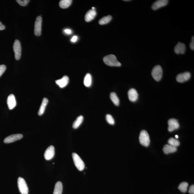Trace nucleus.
<instances>
[{
	"instance_id": "f3484780",
	"label": "nucleus",
	"mask_w": 194,
	"mask_h": 194,
	"mask_svg": "<svg viewBox=\"0 0 194 194\" xmlns=\"http://www.w3.org/2000/svg\"><path fill=\"white\" fill-rule=\"evenodd\" d=\"M128 98L132 102L137 101L138 98V94L137 91L134 88H131L128 92Z\"/></svg>"
},
{
	"instance_id": "cd10ccee",
	"label": "nucleus",
	"mask_w": 194,
	"mask_h": 194,
	"mask_svg": "<svg viewBox=\"0 0 194 194\" xmlns=\"http://www.w3.org/2000/svg\"><path fill=\"white\" fill-rule=\"evenodd\" d=\"M106 119L107 122L108 123L111 125H114L115 123V121L113 116L109 114H107L106 116Z\"/></svg>"
},
{
	"instance_id": "2eb2a0df",
	"label": "nucleus",
	"mask_w": 194,
	"mask_h": 194,
	"mask_svg": "<svg viewBox=\"0 0 194 194\" xmlns=\"http://www.w3.org/2000/svg\"><path fill=\"white\" fill-rule=\"evenodd\" d=\"M7 103L9 109L12 110L15 107L16 102L15 96L13 94H11L8 97Z\"/></svg>"
},
{
	"instance_id": "2f4dec72",
	"label": "nucleus",
	"mask_w": 194,
	"mask_h": 194,
	"mask_svg": "<svg viewBox=\"0 0 194 194\" xmlns=\"http://www.w3.org/2000/svg\"><path fill=\"white\" fill-rule=\"evenodd\" d=\"M189 193L191 194H194V185H191L189 190Z\"/></svg>"
},
{
	"instance_id": "f704fd0d",
	"label": "nucleus",
	"mask_w": 194,
	"mask_h": 194,
	"mask_svg": "<svg viewBox=\"0 0 194 194\" xmlns=\"http://www.w3.org/2000/svg\"><path fill=\"white\" fill-rule=\"evenodd\" d=\"M5 28L4 25H3L2 23L0 21V30H4Z\"/></svg>"
},
{
	"instance_id": "9d476101",
	"label": "nucleus",
	"mask_w": 194,
	"mask_h": 194,
	"mask_svg": "<svg viewBox=\"0 0 194 194\" xmlns=\"http://www.w3.org/2000/svg\"><path fill=\"white\" fill-rule=\"evenodd\" d=\"M55 155V148L53 146H50L47 148L44 153V156L47 160H49L54 157Z\"/></svg>"
},
{
	"instance_id": "4be33fe9",
	"label": "nucleus",
	"mask_w": 194,
	"mask_h": 194,
	"mask_svg": "<svg viewBox=\"0 0 194 194\" xmlns=\"http://www.w3.org/2000/svg\"><path fill=\"white\" fill-rule=\"evenodd\" d=\"M72 0H61L60 1V7L63 9H66L70 6L72 3Z\"/></svg>"
},
{
	"instance_id": "6e6552de",
	"label": "nucleus",
	"mask_w": 194,
	"mask_h": 194,
	"mask_svg": "<svg viewBox=\"0 0 194 194\" xmlns=\"http://www.w3.org/2000/svg\"><path fill=\"white\" fill-rule=\"evenodd\" d=\"M23 135L21 134H14L6 137L5 138L4 142L5 143H12L20 140L22 138Z\"/></svg>"
},
{
	"instance_id": "4468645a",
	"label": "nucleus",
	"mask_w": 194,
	"mask_h": 194,
	"mask_svg": "<svg viewBox=\"0 0 194 194\" xmlns=\"http://www.w3.org/2000/svg\"><path fill=\"white\" fill-rule=\"evenodd\" d=\"M69 77L67 76H65L61 79L56 80V82L61 88H63L67 86L69 83Z\"/></svg>"
},
{
	"instance_id": "a211bd4d",
	"label": "nucleus",
	"mask_w": 194,
	"mask_h": 194,
	"mask_svg": "<svg viewBox=\"0 0 194 194\" xmlns=\"http://www.w3.org/2000/svg\"><path fill=\"white\" fill-rule=\"evenodd\" d=\"M177 147L169 145H166L163 148V151L165 154L174 153L177 151Z\"/></svg>"
},
{
	"instance_id": "dca6fc26",
	"label": "nucleus",
	"mask_w": 194,
	"mask_h": 194,
	"mask_svg": "<svg viewBox=\"0 0 194 194\" xmlns=\"http://www.w3.org/2000/svg\"><path fill=\"white\" fill-rule=\"evenodd\" d=\"M96 15V12L95 10L91 9L89 10L85 16V20L87 22H89L93 20Z\"/></svg>"
},
{
	"instance_id": "f257e3e1",
	"label": "nucleus",
	"mask_w": 194,
	"mask_h": 194,
	"mask_svg": "<svg viewBox=\"0 0 194 194\" xmlns=\"http://www.w3.org/2000/svg\"><path fill=\"white\" fill-rule=\"evenodd\" d=\"M103 61L107 65L112 67H120L121 64L117 60L116 56L113 54H110L105 56L103 58Z\"/></svg>"
},
{
	"instance_id": "412c9836",
	"label": "nucleus",
	"mask_w": 194,
	"mask_h": 194,
	"mask_svg": "<svg viewBox=\"0 0 194 194\" xmlns=\"http://www.w3.org/2000/svg\"><path fill=\"white\" fill-rule=\"evenodd\" d=\"M92 79L91 75L87 73L84 79V84L85 86L90 87L92 84Z\"/></svg>"
},
{
	"instance_id": "72a5a7b5",
	"label": "nucleus",
	"mask_w": 194,
	"mask_h": 194,
	"mask_svg": "<svg viewBox=\"0 0 194 194\" xmlns=\"http://www.w3.org/2000/svg\"><path fill=\"white\" fill-rule=\"evenodd\" d=\"M64 31L65 32V33H66V34H72V31H71L70 29H65L64 30Z\"/></svg>"
},
{
	"instance_id": "a878e982",
	"label": "nucleus",
	"mask_w": 194,
	"mask_h": 194,
	"mask_svg": "<svg viewBox=\"0 0 194 194\" xmlns=\"http://www.w3.org/2000/svg\"><path fill=\"white\" fill-rule=\"evenodd\" d=\"M188 184L186 182H183L179 184L178 187L179 190L183 193H185L187 191Z\"/></svg>"
},
{
	"instance_id": "ddd939ff",
	"label": "nucleus",
	"mask_w": 194,
	"mask_h": 194,
	"mask_svg": "<svg viewBox=\"0 0 194 194\" xmlns=\"http://www.w3.org/2000/svg\"><path fill=\"white\" fill-rule=\"evenodd\" d=\"M186 46L183 43L178 42V43L175 47L174 51L177 54H184L185 52Z\"/></svg>"
},
{
	"instance_id": "b1692460",
	"label": "nucleus",
	"mask_w": 194,
	"mask_h": 194,
	"mask_svg": "<svg viewBox=\"0 0 194 194\" xmlns=\"http://www.w3.org/2000/svg\"><path fill=\"white\" fill-rule=\"evenodd\" d=\"M110 98L114 105L116 106H119L120 103L119 98L116 93H111L110 95Z\"/></svg>"
},
{
	"instance_id": "1a4fd4ad",
	"label": "nucleus",
	"mask_w": 194,
	"mask_h": 194,
	"mask_svg": "<svg viewBox=\"0 0 194 194\" xmlns=\"http://www.w3.org/2000/svg\"><path fill=\"white\" fill-rule=\"evenodd\" d=\"M168 131L169 132H172L176 129L179 128V125L178 120L172 118L169 120L168 121Z\"/></svg>"
},
{
	"instance_id": "c85d7f7f",
	"label": "nucleus",
	"mask_w": 194,
	"mask_h": 194,
	"mask_svg": "<svg viewBox=\"0 0 194 194\" xmlns=\"http://www.w3.org/2000/svg\"><path fill=\"white\" fill-rule=\"evenodd\" d=\"M16 1H17V2L18 3L20 6H26L28 5L30 1H29V0H24V1H21V0H17Z\"/></svg>"
},
{
	"instance_id": "5701e85b",
	"label": "nucleus",
	"mask_w": 194,
	"mask_h": 194,
	"mask_svg": "<svg viewBox=\"0 0 194 194\" xmlns=\"http://www.w3.org/2000/svg\"><path fill=\"white\" fill-rule=\"evenodd\" d=\"M83 117L82 116H78L73 124V127L74 129H77L79 127L83 122Z\"/></svg>"
},
{
	"instance_id": "423d86ee",
	"label": "nucleus",
	"mask_w": 194,
	"mask_h": 194,
	"mask_svg": "<svg viewBox=\"0 0 194 194\" xmlns=\"http://www.w3.org/2000/svg\"><path fill=\"white\" fill-rule=\"evenodd\" d=\"M13 49L15 54V58L16 60L20 59L21 55L22 48L20 41L18 40H16L13 45Z\"/></svg>"
},
{
	"instance_id": "f03ea898",
	"label": "nucleus",
	"mask_w": 194,
	"mask_h": 194,
	"mask_svg": "<svg viewBox=\"0 0 194 194\" xmlns=\"http://www.w3.org/2000/svg\"><path fill=\"white\" fill-rule=\"evenodd\" d=\"M163 71L162 68L160 65H156L153 67L152 71V77L157 81H159L161 80L163 76Z\"/></svg>"
},
{
	"instance_id": "bb28decb",
	"label": "nucleus",
	"mask_w": 194,
	"mask_h": 194,
	"mask_svg": "<svg viewBox=\"0 0 194 194\" xmlns=\"http://www.w3.org/2000/svg\"><path fill=\"white\" fill-rule=\"evenodd\" d=\"M168 143L169 145L177 147L180 145V142L179 141L173 138H171L168 141Z\"/></svg>"
},
{
	"instance_id": "20e7f679",
	"label": "nucleus",
	"mask_w": 194,
	"mask_h": 194,
	"mask_svg": "<svg viewBox=\"0 0 194 194\" xmlns=\"http://www.w3.org/2000/svg\"><path fill=\"white\" fill-rule=\"evenodd\" d=\"M139 140L141 144L145 147H148L150 145V139L148 132L145 130H142L140 132Z\"/></svg>"
},
{
	"instance_id": "39448f33",
	"label": "nucleus",
	"mask_w": 194,
	"mask_h": 194,
	"mask_svg": "<svg viewBox=\"0 0 194 194\" xmlns=\"http://www.w3.org/2000/svg\"><path fill=\"white\" fill-rule=\"evenodd\" d=\"M72 155L74 164L77 169L80 171L83 170L85 167V165L83 160L77 153H73Z\"/></svg>"
},
{
	"instance_id": "f8f14e48",
	"label": "nucleus",
	"mask_w": 194,
	"mask_h": 194,
	"mask_svg": "<svg viewBox=\"0 0 194 194\" xmlns=\"http://www.w3.org/2000/svg\"><path fill=\"white\" fill-rule=\"evenodd\" d=\"M169 1L168 0H158L153 3L151 6L152 9L156 10L161 7L167 5Z\"/></svg>"
},
{
	"instance_id": "0eeeda50",
	"label": "nucleus",
	"mask_w": 194,
	"mask_h": 194,
	"mask_svg": "<svg viewBox=\"0 0 194 194\" xmlns=\"http://www.w3.org/2000/svg\"><path fill=\"white\" fill-rule=\"evenodd\" d=\"M42 21V17L38 16L36 19L34 26V34L36 36H40L41 35Z\"/></svg>"
},
{
	"instance_id": "c756f323",
	"label": "nucleus",
	"mask_w": 194,
	"mask_h": 194,
	"mask_svg": "<svg viewBox=\"0 0 194 194\" xmlns=\"http://www.w3.org/2000/svg\"><path fill=\"white\" fill-rule=\"evenodd\" d=\"M6 69V67L4 65H0V77H1L3 74L4 73Z\"/></svg>"
},
{
	"instance_id": "393cba45",
	"label": "nucleus",
	"mask_w": 194,
	"mask_h": 194,
	"mask_svg": "<svg viewBox=\"0 0 194 194\" xmlns=\"http://www.w3.org/2000/svg\"><path fill=\"white\" fill-rule=\"evenodd\" d=\"M112 18V17L111 15L105 16V17L100 19L98 22H99L100 25H105V24H108V23L111 21Z\"/></svg>"
},
{
	"instance_id": "c9c22d12",
	"label": "nucleus",
	"mask_w": 194,
	"mask_h": 194,
	"mask_svg": "<svg viewBox=\"0 0 194 194\" xmlns=\"http://www.w3.org/2000/svg\"><path fill=\"white\" fill-rule=\"evenodd\" d=\"M175 138H178V137H179L177 135H176L175 136Z\"/></svg>"
},
{
	"instance_id": "6ab92c4d",
	"label": "nucleus",
	"mask_w": 194,
	"mask_h": 194,
	"mask_svg": "<svg viewBox=\"0 0 194 194\" xmlns=\"http://www.w3.org/2000/svg\"><path fill=\"white\" fill-rule=\"evenodd\" d=\"M48 100L47 98H43L41 106L40 107L38 111V114L39 116H41L43 114L45 111V108L48 104Z\"/></svg>"
},
{
	"instance_id": "aec40b11",
	"label": "nucleus",
	"mask_w": 194,
	"mask_h": 194,
	"mask_svg": "<svg viewBox=\"0 0 194 194\" xmlns=\"http://www.w3.org/2000/svg\"><path fill=\"white\" fill-rule=\"evenodd\" d=\"M62 184L61 182H58L55 185L53 194H62Z\"/></svg>"
},
{
	"instance_id": "7ed1b4c3",
	"label": "nucleus",
	"mask_w": 194,
	"mask_h": 194,
	"mask_svg": "<svg viewBox=\"0 0 194 194\" xmlns=\"http://www.w3.org/2000/svg\"><path fill=\"white\" fill-rule=\"evenodd\" d=\"M18 186L19 192L22 194H28L29 188L23 178L19 177L18 179Z\"/></svg>"
},
{
	"instance_id": "9b49d317",
	"label": "nucleus",
	"mask_w": 194,
	"mask_h": 194,
	"mask_svg": "<svg viewBox=\"0 0 194 194\" xmlns=\"http://www.w3.org/2000/svg\"><path fill=\"white\" fill-rule=\"evenodd\" d=\"M190 73L186 72L178 74L176 77V80L178 82L182 83L188 80L190 78Z\"/></svg>"
},
{
	"instance_id": "e433bc0d",
	"label": "nucleus",
	"mask_w": 194,
	"mask_h": 194,
	"mask_svg": "<svg viewBox=\"0 0 194 194\" xmlns=\"http://www.w3.org/2000/svg\"><path fill=\"white\" fill-rule=\"evenodd\" d=\"M124 1H129V0H124Z\"/></svg>"
},
{
	"instance_id": "7c9ffc66",
	"label": "nucleus",
	"mask_w": 194,
	"mask_h": 194,
	"mask_svg": "<svg viewBox=\"0 0 194 194\" xmlns=\"http://www.w3.org/2000/svg\"><path fill=\"white\" fill-rule=\"evenodd\" d=\"M190 49L193 51L194 50V37L192 36V38L190 44Z\"/></svg>"
},
{
	"instance_id": "473e14b6",
	"label": "nucleus",
	"mask_w": 194,
	"mask_h": 194,
	"mask_svg": "<svg viewBox=\"0 0 194 194\" xmlns=\"http://www.w3.org/2000/svg\"><path fill=\"white\" fill-rule=\"evenodd\" d=\"M78 39V37L77 36H74L73 37H72V39H71V41L73 43H75L76 41Z\"/></svg>"
}]
</instances>
